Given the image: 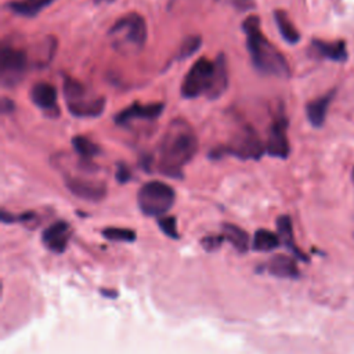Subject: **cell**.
Listing matches in <instances>:
<instances>
[{"mask_svg": "<svg viewBox=\"0 0 354 354\" xmlns=\"http://www.w3.org/2000/svg\"><path fill=\"white\" fill-rule=\"evenodd\" d=\"M196 149L198 138L191 124L184 119L171 120L158 147L160 171L170 177L180 176L183 166L194 158Z\"/></svg>", "mask_w": 354, "mask_h": 354, "instance_id": "1", "label": "cell"}, {"mask_svg": "<svg viewBox=\"0 0 354 354\" xmlns=\"http://www.w3.org/2000/svg\"><path fill=\"white\" fill-rule=\"evenodd\" d=\"M242 30L246 35V47L253 66L263 75L288 77L289 65L278 48L261 33L259 17H248L242 22Z\"/></svg>", "mask_w": 354, "mask_h": 354, "instance_id": "2", "label": "cell"}, {"mask_svg": "<svg viewBox=\"0 0 354 354\" xmlns=\"http://www.w3.org/2000/svg\"><path fill=\"white\" fill-rule=\"evenodd\" d=\"M108 35L113 50L123 55H134L147 41L145 19L137 12L126 14L112 25Z\"/></svg>", "mask_w": 354, "mask_h": 354, "instance_id": "3", "label": "cell"}, {"mask_svg": "<svg viewBox=\"0 0 354 354\" xmlns=\"http://www.w3.org/2000/svg\"><path fill=\"white\" fill-rule=\"evenodd\" d=\"M64 95L69 112L77 118H97L105 109L104 97L88 95L87 88L77 80L64 77Z\"/></svg>", "mask_w": 354, "mask_h": 354, "instance_id": "4", "label": "cell"}, {"mask_svg": "<svg viewBox=\"0 0 354 354\" xmlns=\"http://www.w3.org/2000/svg\"><path fill=\"white\" fill-rule=\"evenodd\" d=\"M174 201V189L162 181H148L137 192L138 207L147 216L162 217L171 209Z\"/></svg>", "mask_w": 354, "mask_h": 354, "instance_id": "5", "label": "cell"}, {"mask_svg": "<svg viewBox=\"0 0 354 354\" xmlns=\"http://www.w3.org/2000/svg\"><path fill=\"white\" fill-rule=\"evenodd\" d=\"M214 72H216V62L202 57L199 58L188 71L185 75L180 91L184 98L192 100L201 95L209 94L213 79H214Z\"/></svg>", "mask_w": 354, "mask_h": 354, "instance_id": "6", "label": "cell"}, {"mask_svg": "<svg viewBox=\"0 0 354 354\" xmlns=\"http://www.w3.org/2000/svg\"><path fill=\"white\" fill-rule=\"evenodd\" d=\"M266 152V145L261 144L257 133L246 126L242 127L234 137L230 140V142L224 147L216 148L212 153L213 158H220L225 153L234 155L239 159H259Z\"/></svg>", "mask_w": 354, "mask_h": 354, "instance_id": "7", "label": "cell"}, {"mask_svg": "<svg viewBox=\"0 0 354 354\" xmlns=\"http://www.w3.org/2000/svg\"><path fill=\"white\" fill-rule=\"evenodd\" d=\"M28 55L22 48L4 43L0 50V75L4 86L17 84L28 69Z\"/></svg>", "mask_w": 354, "mask_h": 354, "instance_id": "8", "label": "cell"}, {"mask_svg": "<svg viewBox=\"0 0 354 354\" xmlns=\"http://www.w3.org/2000/svg\"><path fill=\"white\" fill-rule=\"evenodd\" d=\"M286 129H288V120L283 115H279L271 123L268 138L266 142V152L270 156L281 158V159L288 158L290 149H289Z\"/></svg>", "mask_w": 354, "mask_h": 354, "instance_id": "9", "label": "cell"}, {"mask_svg": "<svg viewBox=\"0 0 354 354\" xmlns=\"http://www.w3.org/2000/svg\"><path fill=\"white\" fill-rule=\"evenodd\" d=\"M163 109H165V105L162 102H149V104L133 102L130 104V106L116 113L115 122L120 126H126L136 120H155L162 115Z\"/></svg>", "mask_w": 354, "mask_h": 354, "instance_id": "10", "label": "cell"}, {"mask_svg": "<svg viewBox=\"0 0 354 354\" xmlns=\"http://www.w3.org/2000/svg\"><path fill=\"white\" fill-rule=\"evenodd\" d=\"M65 185L75 196L84 201L98 202L106 195V185L98 180L68 176L65 178Z\"/></svg>", "mask_w": 354, "mask_h": 354, "instance_id": "11", "label": "cell"}, {"mask_svg": "<svg viewBox=\"0 0 354 354\" xmlns=\"http://www.w3.org/2000/svg\"><path fill=\"white\" fill-rule=\"evenodd\" d=\"M69 238H71V225L62 220L53 223L41 234V241L44 246L54 253H62L66 249Z\"/></svg>", "mask_w": 354, "mask_h": 354, "instance_id": "12", "label": "cell"}, {"mask_svg": "<svg viewBox=\"0 0 354 354\" xmlns=\"http://www.w3.org/2000/svg\"><path fill=\"white\" fill-rule=\"evenodd\" d=\"M335 93H336L335 90H330V91L325 93L324 95H321L307 104V106H306L307 119L314 127H321L324 124L329 105L335 97Z\"/></svg>", "mask_w": 354, "mask_h": 354, "instance_id": "13", "label": "cell"}, {"mask_svg": "<svg viewBox=\"0 0 354 354\" xmlns=\"http://www.w3.org/2000/svg\"><path fill=\"white\" fill-rule=\"evenodd\" d=\"M311 46H313V50L318 55H321L326 59H332L335 62H344L348 57L346 43L343 40L324 41V40H319V39H314Z\"/></svg>", "mask_w": 354, "mask_h": 354, "instance_id": "14", "label": "cell"}, {"mask_svg": "<svg viewBox=\"0 0 354 354\" xmlns=\"http://www.w3.org/2000/svg\"><path fill=\"white\" fill-rule=\"evenodd\" d=\"M30 100L43 111L54 109L57 106V90L50 83L39 82L30 90Z\"/></svg>", "mask_w": 354, "mask_h": 354, "instance_id": "15", "label": "cell"}, {"mask_svg": "<svg viewBox=\"0 0 354 354\" xmlns=\"http://www.w3.org/2000/svg\"><path fill=\"white\" fill-rule=\"evenodd\" d=\"M268 272L278 278H297L299 270L295 260L285 254L274 256L267 264Z\"/></svg>", "mask_w": 354, "mask_h": 354, "instance_id": "16", "label": "cell"}, {"mask_svg": "<svg viewBox=\"0 0 354 354\" xmlns=\"http://www.w3.org/2000/svg\"><path fill=\"white\" fill-rule=\"evenodd\" d=\"M214 62H216V72H214L212 88L207 94L209 100L218 98L220 95H223V93L228 87V69H227V62H225L224 55L218 54L217 58L214 59Z\"/></svg>", "mask_w": 354, "mask_h": 354, "instance_id": "17", "label": "cell"}, {"mask_svg": "<svg viewBox=\"0 0 354 354\" xmlns=\"http://www.w3.org/2000/svg\"><path fill=\"white\" fill-rule=\"evenodd\" d=\"M274 18H275L278 30H279L281 36L283 37V40L288 41L289 44H296L300 40V33L295 28L289 15L282 10H277V11H274Z\"/></svg>", "mask_w": 354, "mask_h": 354, "instance_id": "18", "label": "cell"}, {"mask_svg": "<svg viewBox=\"0 0 354 354\" xmlns=\"http://www.w3.org/2000/svg\"><path fill=\"white\" fill-rule=\"evenodd\" d=\"M277 230H278V236L281 242L290 250L293 252L297 257L304 260L303 253L296 248L295 239H293V228H292V221L289 216H279L277 218Z\"/></svg>", "mask_w": 354, "mask_h": 354, "instance_id": "19", "label": "cell"}, {"mask_svg": "<svg viewBox=\"0 0 354 354\" xmlns=\"http://www.w3.org/2000/svg\"><path fill=\"white\" fill-rule=\"evenodd\" d=\"M223 235L227 241H230L232 243V246L241 252V253H245L248 250V246H249V236L246 234V231H243L242 228H239L238 225L235 224H230V223H225L223 224Z\"/></svg>", "mask_w": 354, "mask_h": 354, "instance_id": "20", "label": "cell"}, {"mask_svg": "<svg viewBox=\"0 0 354 354\" xmlns=\"http://www.w3.org/2000/svg\"><path fill=\"white\" fill-rule=\"evenodd\" d=\"M53 1L54 0H18V1H11L8 7L18 15L35 17Z\"/></svg>", "mask_w": 354, "mask_h": 354, "instance_id": "21", "label": "cell"}, {"mask_svg": "<svg viewBox=\"0 0 354 354\" xmlns=\"http://www.w3.org/2000/svg\"><path fill=\"white\" fill-rule=\"evenodd\" d=\"M279 236L268 230H257L253 236L252 248L257 252H271L279 246Z\"/></svg>", "mask_w": 354, "mask_h": 354, "instance_id": "22", "label": "cell"}, {"mask_svg": "<svg viewBox=\"0 0 354 354\" xmlns=\"http://www.w3.org/2000/svg\"><path fill=\"white\" fill-rule=\"evenodd\" d=\"M72 147L83 160H90L93 156L100 153V147L83 136H75L72 138Z\"/></svg>", "mask_w": 354, "mask_h": 354, "instance_id": "23", "label": "cell"}, {"mask_svg": "<svg viewBox=\"0 0 354 354\" xmlns=\"http://www.w3.org/2000/svg\"><path fill=\"white\" fill-rule=\"evenodd\" d=\"M201 44H202L201 36H188V37H185L181 41V44L177 50V59L183 61L185 58H189L192 54H195L199 50Z\"/></svg>", "mask_w": 354, "mask_h": 354, "instance_id": "24", "label": "cell"}, {"mask_svg": "<svg viewBox=\"0 0 354 354\" xmlns=\"http://www.w3.org/2000/svg\"><path fill=\"white\" fill-rule=\"evenodd\" d=\"M102 235L115 242H133L136 241V232L129 228H119V227H108L102 231Z\"/></svg>", "mask_w": 354, "mask_h": 354, "instance_id": "25", "label": "cell"}, {"mask_svg": "<svg viewBox=\"0 0 354 354\" xmlns=\"http://www.w3.org/2000/svg\"><path fill=\"white\" fill-rule=\"evenodd\" d=\"M158 225L159 228L163 231V234H166L170 238H178L177 234V221L173 216H162L158 218Z\"/></svg>", "mask_w": 354, "mask_h": 354, "instance_id": "26", "label": "cell"}, {"mask_svg": "<svg viewBox=\"0 0 354 354\" xmlns=\"http://www.w3.org/2000/svg\"><path fill=\"white\" fill-rule=\"evenodd\" d=\"M220 1L230 3L232 7H235L239 11H248V10H252L254 7L253 0H220Z\"/></svg>", "mask_w": 354, "mask_h": 354, "instance_id": "27", "label": "cell"}, {"mask_svg": "<svg viewBox=\"0 0 354 354\" xmlns=\"http://www.w3.org/2000/svg\"><path fill=\"white\" fill-rule=\"evenodd\" d=\"M131 178V171L130 169L124 165V163H119L118 165V170H116V180L120 184H124L126 181H129Z\"/></svg>", "mask_w": 354, "mask_h": 354, "instance_id": "28", "label": "cell"}, {"mask_svg": "<svg viewBox=\"0 0 354 354\" xmlns=\"http://www.w3.org/2000/svg\"><path fill=\"white\" fill-rule=\"evenodd\" d=\"M223 242V236H206L202 239V245L207 250H213Z\"/></svg>", "mask_w": 354, "mask_h": 354, "instance_id": "29", "label": "cell"}, {"mask_svg": "<svg viewBox=\"0 0 354 354\" xmlns=\"http://www.w3.org/2000/svg\"><path fill=\"white\" fill-rule=\"evenodd\" d=\"M97 4H100V3H111V1H113V0H94Z\"/></svg>", "mask_w": 354, "mask_h": 354, "instance_id": "30", "label": "cell"}, {"mask_svg": "<svg viewBox=\"0 0 354 354\" xmlns=\"http://www.w3.org/2000/svg\"><path fill=\"white\" fill-rule=\"evenodd\" d=\"M353 183H354V169H353Z\"/></svg>", "mask_w": 354, "mask_h": 354, "instance_id": "31", "label": "cell"}]
</instances>
